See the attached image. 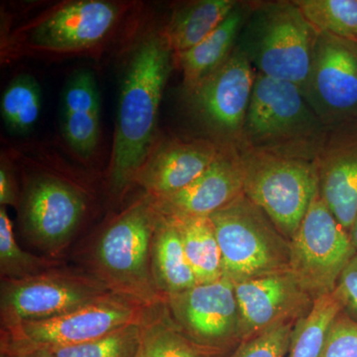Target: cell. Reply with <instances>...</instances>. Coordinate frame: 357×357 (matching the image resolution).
Wrapping results in <instances>:
<instances>
[{
    "instance_id": "obj_1",
    "label": "cell",
    "mask_w": 357,
    "mask_h": 357,
    "mask_svg": "<svg viewBox=\"0 0 357 357\" xmlns=\"http://www.w3.org/2000/svg\"><path fill=\"white\" fill-rule=\"evenodd\" d=\"M173 54L163 33L152 32L141 40L129 59L119 95L109 171V189L114 199L134 185L153 149Z\"/></svg>"
},
{
    "instance_id": "obj_2",
    "label": "cell",
    "mask_w": 357,
    "mask_h": 357,
    "mask_svg": "<svg viewBox=\"0 0 357 357\" xmlns=\"http://www.w3.org/2000/svg\"><path fill=\"white\" fill-rule=\"evenodd\" d=\"M159 211L147 195L112 218L84 255V269L109 292L145 307L165 302L155 285L151 269L152 241Z\"/></svg>"
},
{
    "instance_id": "obj_3",
    "label": "cell",
    "mask_w": 357,
    "mask_h": 357,
    "mask_svg": "<svg viewBox=\"0 0 357 357\" xmlns=\"http://www.w3.org/2000/svg\"><path fill=\"white\" fill-rule=\"evenodd\" d=\"M328 135L299 86L256 73L241 148L317 162Z\"/></svg>"
},
{
    "instance_id": "obj_4",
    "label": "cell",
    "mask_w": 357,
    "mask_h": 357,
    "mask_svg": "<svg viewBox=\"0 0 357 357\" xmlns=\"http://www.w3.org/2000/svg\"><path fill=\"white\" fill-rule=\"evenodd\" d=\"M318 30L294 1L252 6L237 45L256 72L304 91Z\"/></svg>"
},
{
    "instance_id": "obj_5",
    "label": "cell",
    "mask_w": 357,
    "mask_h": 357,
    "mask_svg": "<svg viewBox=\"0 0 357 357\" xmlns=\"http://www.w3.org/2000/svg\"><path fill=\"white\" fill-rule=\"evenodd\" d=\"M210 218L222 252L223 274L234 283L290 270V241L245 195Z\"/></svg>"
},
{
    "instance_id": "obj_6",
    "label": "cell",
    "mask_w": 357,
    "mask_h": 357,
    "mask_svg": "<svg viewBox=\"0 0 357 357\" xmlns=\"http://www.w3.org/2000/svg\"><path fill=\"white\" fill-rule=\"evenodd\" d=\"M243 192L289 241L299 229L319 188L317 162L283 158L239 148Z\"/></svg>"
},
{
    "instance_id": "obj_7",
    "label": "cell",
    "mask_w": 357,
    "mask_h": 357,
    "mask_svg": "<svg viewBox=\"0 0 357 357\" xmlns=\"http://www.w3.org/2000/svg\"><path fill=\"white\" fill-rule=\"evenodd\" d=\"M89 204L86 190L64 176H30L18 203L21 229L34 248L59 260L83 223Z\"/></svg>"
},
{
    "instance_id": "obj_8",
    "label": "cell",
    "mask_w": 357,
    "mask_h": 357,
    "mask_svg": "<svg viewBox=\"0 0 357 357\" xmlns=\"http://www.w3.org/2000/svg\"><path fill=\"white\" fill-rule=\"evenodd\" d=\"M102 282L84 269L59 266L30 278L1 279V328L55 318L109 293Z\"/></svg>"
},
{
    "instance_id": "obj_9",
    "label": "cell",
    "mask_w": 357,
    "mask_h": 357,
    "mask_svg": "<svg viewBox=\"0 0 357 357\" xmlns=\"http://www.w3.org/2000/svg\"><path fill=\"white\" fill-rule=\"evenodd\" d=\"M256 73L236 44L220 68L185 89L190 112L220 146L241 147Z\"/></svg>"
},
{
    "instance_id": "obj_10",
    "label": "cell",
    "mask_w": 357,
    "mask_h": 357,
    "mask_svg": "<svg viewBox=\"0 0 357 357\" xmlns=\"http://www.w3.org/2000/svg\"><path fill=\"white\" fill-rule=\"evenodd\" d=\"M147 307L109 292L74 311L0 330V347L59 349L91 342L139 323Z\"/></svg>"
},
{
    "instance_id": "obj_11",
    "label": "cell",
    "mask_w": 357,
    "mask_h": 357,
    "mask_svg": "<svg viewBox=\"0 0 357 357\" xmlns=\"http://www.w3.org/2000/svg\"><path fill=\"white\" fill-rule=\"evenodd\" d=\"M351 237L317 191L290 241L289 269L312 298L333 292L345 266L356 255Z\"/></svg>"
},
{
    "instance_id": "obj_12",
    "label": "cell",
    "mask_w": 357,
    "mask_h": 357,
    "mask_svg": "<svg viewBox=\"0 0 357 357\" xmlns=\"http://www.w3.org/2000/svg\"><path fill=\"white\" fill-rule=\"evenodd\" d=\"M303 93L328 130L357 126V40L319 32Z\"/></svg>"
},
{
    "instance_id": "obj_13",
    "label": "cell",
    "mask_w": 357,
    "mask_h": 357,
    "mask_svg": "<svg viewBox=\"0 0 357 357\" xmlns=\"http://www.w3.org/2000/svg\"><path fill=\"white\" fill-rule=\"evenodd\" d=\"M171 317L188 337L211 349L234 351L241 344V318L234 282L220 277L169 296Z\"/></svg>"
},
{
    "instance_id": "obj_14",
    "label": "cell",
    "mask_w": 357,
    "mask_h": 357,
    "mask_svg": "<svg viewBox=\"0 0 357 357\" xmlns=\"http://www.w3.org/2000/svg\"><path fill=\"white\" fill-rule=\"evenodd\" d=\"M241 342L281 321H298L314 304L290 270L236 282Z\"/></svg>"
},
{
    "instance_id": "obj_15",
    "label": "cell",
    "mask_w": 357,
    "mask_h": 357,
    "mask_svg": "<svg viewBox=\"0 0 357 357\" xmlns=\"http://www.w3.org/2000/svg\"><path fill=\"white\" fill-rule=\"evenodd\" d=\"M119 15V7L105 0L68 2L33 26L30 44L55 52L91 48L109 35Z\"/></svg>"
},
{
    "instance_id": "obj_16",
    "label": "cell",
    "mask_w": 357,
    "mask_h": 357,
    "mask_svg": "<svg viewBox=\"0 0 357 357\" xmlns=\"http://www.w3.org/2000/svg\"><path fill=\"white\" fill-rule=\"evenodd\" d=\"M222 146L211 139H172L154 145L134 185L153 201L191 185L217 158Z\"/></svg>"
},
{
    "instance_id": "obj_17",
    "label": "cell",
    "mask_w": 357,
    "mask_h": 357,
    "mask_svg": "<svg viewBox=\"0 0 357 357\" xmlns=\"http://www.w3.org/2000/svg\"><path fill=\"white\" fill-rule=\"evenodd\" d=\"M243 194L241 152L236 147L222 146L215 161L191 185L153 203L162 215L210 217Z\"/></svg>"
},
{
    "instance_id": "obj_18",
    "label": "cell",
    "mask_w": 357,
    "mask_h": 357,
    "mask_svg": "<svg viewBox=\"0 0 357 357\" xmlns=\"http://www.w3.org/2000/svg\"><path fill=\"white\" fill-rule=\"evenodd\" d=\"M317 166L319 195L349 232L357 218V126L330 131Z\"/></svg>"
},
{
    "instance_id": "obj_19",
    "label": "cell",
    "mask_w": 357,
    "mask_h": 357,
    "mask_svg": "<svg viewBox=\"0 0 357 357\" xmlns=\"http://www.w3.org/2000/svg\"><path fill=\"white\" fill-rule=\"evenodd\" d=\"M61 130L70 147L83 159L96 150L100 134V96L89 70L70 75L61 100Z\"/></svg>"
},
{
    "instance_id": "obj_20",
    "label": "cell",
    "mask_w": 357,
    "mask_h": 357,
    "mask_svg": "<svg viewBox=\"0 0 357 357\" xmlns=\"http://www.w3.org/2000/svg\"><path fill=\"white\" fill-rule=\"evenodd\" d=\"M251 9V4L237 3L227 18L203 41L190 50L174 55L184 76L185 89L198 84L229 59Z\"/></svg>"
},
{
    "instance_id": "obj_21",
    "label": "cell",
    "mask_w": 357,
    "mask_h": 357,
    "mask_svg": "<svg viewBox=\"0 0 357 357\" xmlns=\"http://www.w3.org/2000/svg\"><path fill=\"white\" fill-rule=\"evenodd\" d=\"M151 269L155 285L164 301L198 284L177 225L172 218L160 213L152 241Z\"/></svg>"
},
{
    "instance_id": "obj_22",
    "label": "cell",
    "mask_w": 357,
    "mask_h": 357,
    "mask_svg": "<svg viewBox=\"0 0 357 357\" xmlns=\"http://www.w3.org/2000/svg\"><path fill=\"white\" fill-rule=\"evenodd\" d=\"M140 328L136 357H229L232 352L204 347L188 337L171 317L165 302L145 309Z\"/></svg>"
},
{
    "instance_id": "obj_23",
    "label": "cell",
    "mask_w": 357,
    "mask_h": 357,
    "mask_svg": "<svg viewBox=\"0 0 357 357\" xmlns=\"http://www.w3.org/2000/svg\"><path fill=\"white\" fill-rule=\"evenodd\" d=\"M237 3L234 0H199L178 8L162 32L174 55L190 50L203 41Z\"/></svg>"
},
{
    "instance_id": "obj_24",
    "label": "cell",
    "mask_w": 357,
    "mask_h": 357,
    "mask_svg": "<svg viewBox=\"0 0 357 357\" xmlns=\"http://www.w3.org/2000/svg\"><path fill=\"white\" fill-rule=\"evenodd\" d=\"M185 256L198 284L210 283L223 276L222 257L215 227L210 217H173Z\"/></svg>"
},
{
    "instance_id": "obj_25",
    "label": "cell",
    "mask_w": 357,
    "mask_h": 357,
    "mask_svg": "<svg viewBox=\"0 0 357 357\" xmlns=\"http://www.w3.org/2000/svg\"><path fill=\"white\" fill-rule=\"evenodd\" d=\"M342 311L344 303L335 289L314 300L306 316L294 326L288 357H319L328 328Z\"/></svg>"
},
{
    "instance_id": "obj_26",
    "label": "cell",
    "mask_w": 357,
    "mask_h": 357,
    "mask_svg": "<svg viewBox=\"0 0 357 357\" xmlns=\"http://www.w3.org/2000/svg\"><path fill=\"white\" fill-rule=\"evenodd\" d=\"M41 109V88L31 75L14 77L2 93L0 110L10 132L29 133L38 121Z\"/></svg>"
},
{
    "instance_id": "obj_27",
    "label": "cell",
    "mask_w": 357,
    "mask_h": 357,
    "mask_svg": "<svg viewBox=\"0 0 357 357\" xmlns=\"http://www.w3.org/2000/svg\"><path fill=\"white\" fill-rule=\"evenodd\" d=\"M62 266L58 259L32 255L23 250L16 241L13 225L6 206H0V277L20 280Z\"/></svg>"
},
{
    "instance_id": "obj_28",
    "label": "cell",
    "mask_w": 357,
    "mask_h": 357,
    "mask_svg": "<svg viewBox=\"0 0 357 357\" xmlns=\"http://www.w3.org/2000/svg\"><path fill=\"white\" fill-rule=\"evenodd\" d=\"M319 32L357 40V0H295Z\"/></svg>"
},
{
    "instance_id": "obj_29",
    "label": "cell",
    "mask_w": 357,
    "mask_h": 357,
    "mask_svg": "<svg viewBox=\"0 0 357 357\" xmlns=\"http://www.w3.org/2000/svg\"><path fill=\"white\" fill-rule=\"evenodd\" d=\"M140 342L139 321L91 342L48 349L54 357H136Z\"/></svg>"
},
{
    "instance_id": "obj_30",
    "label": "cell",
    "mask_w": 357,
    "mask_h": 357,
    "mask_svg": "<svg viewBox=\"0 0 357 357\" xmlns=\"http://www.w3.org/2000/svg\"><path fill=\"white\" fill-rule=\"evenodd\" d=\"M296 321L289 319L274 324L241 342L229 357H285Z\"/></svg>"
},
{
    "instance_id": "obj_31",
    "label": "cell",
    "mask_w": 357,
    "mask_h": 357,
    "mask_svg": "<svg viewBox=\"0 0 357 357\" xmlns=\"http://www.w3.org/2000/svg\"><path fill=\"white\" fill-rule=\"evenodd\" d=\"M319 357H357V321L344 312L328 328Z\"/></svg>"
},
{
    "instance_id": "obj_32",
    "label": "cell",
    "mask_w": 357,
    "mask_h": 357,
    "mask_svg": "<svg viewBox=\"0 0 357 357\" xmlns=\"http://www.w3.org/2000/svg\"><path fill=\"white\" fill-rule=\"evenodd\" d=\"M344 303V310L351 314V318L357 319V253L338 279L337 288Z\"/></svg>"
},
{
    "instance_id": "obj_33",
    "label": "cell",
    "mask_w": 357,
    "mask_h": 357,
    "mask_svg": "<svg viewBox=\"0 0 357 357\" xmlns=\"http://www.w3.org/2000/svg\"><path fill=\"white\" fill-rule=\"evenodd\" d=\"M20 197L13 172L6 162L2 160L0 166V204L3 206H18Z\"/></svg>"
},
{
    "instance_id": "obj_34",
    "label": "cell",
    "mask_w": 357,
    "mask_h": 357,
    "mask_svg": "<svg viewBox=\"0 0 357 357\" xmlns=\"http://www.w3.org/2000/svg\"><path fill=\"white\" fill-rule=\"evenodd\" d=\"M0 357H54L48 349L41 347H0Z\"/></svg>"
},
{
    "instance_id": "obj_35",
    "label": "cell",
    "mask_w": 357,
    "mask_h": 357,
    "mask_svg": "<svg viewBox=\"0 0 357 357\" xmlns=\"http://www.w3.org/2000/svg\"><path fill=\"white\" fill-rule=\"evenodd\" d=\"M349 237H351L352 245L356 248L357 252V218L354 225H352L351 229L349 230Z\"/></svg>"
}]
</instances>
